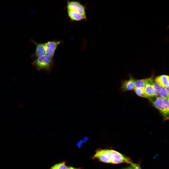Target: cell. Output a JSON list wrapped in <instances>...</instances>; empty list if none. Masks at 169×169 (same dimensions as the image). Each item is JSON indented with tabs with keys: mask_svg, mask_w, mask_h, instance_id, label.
Segmentation results:
<instances>
[{
	"mask_svg": "<svg viewBox=\"0 0 169 169\" xmlns=\"http://www.w3.org/2000/svg\"><path fill=\"white\" fill-rule=\"evenodd\" d=\"M36 46V50L34 53L31 56L32 58H36L38 57L46 54V52L45 43H38L32 40Z\"/></svg>",
	"mask_w": 169,
	"mask_h": 169,
	"instance_id": "obj_7",
	"label": "cell"
},
{
	"mask_svg": "<svg viewBox=\"0 0 169 169\" xmlns=\"http://www.w3.org/2000/svg\"><path fill=\"white\" fill-rule=\"evenodd\" d=\"M68 17L72 21H79L83 20L86 21V15L77 13L72 11L67 10Z\"/></svg>",
	"mask_w": 169,
	"mask_h": 169,
	"instance_id": "obj_8",
	"label": "cell"
},
{
	"mask_svg": "<svg viewBox=\"0 0 169 169\" xmlns=\"http://www.w3.org/2000/svg\"><path fill=\"white\" fill-rule=\"evenodd\" d=\"M142 87L135 88L134 90L136 94L138 96L144 98H147L151 100L150 98L146 94Z\"/></svg>",
	"mask_w": 169,
	"mask_h": 169,
	"instance_id": "obj_14",
	"label": "cell"
},
{
	"mask_svg": "<svg viewBox=\"0 0 169 169\" xmlns=\"http://www.w3.org/2000/svg\"><path fill=\"white\" fill-rule=\"evenodd\" d=\"M154 81L162 87L165 88L169 86V76L163 75L157 76L155 78Z\"/></svg>",
	"mask_w": 169,
	"mask_h": 169,
	"instance_id": "obj_10",
	"label": "cell"
},
{
	"mask_svg": "<svg viewBox=\"0 0 169 169\" xmlns=\"http://www.w3.org/2000/svg\"><path fill=\"white\" fill-rule=\"evenodd\" d=\"M130 164L134 169H142L140 165L138 163H135L132 162Z\"/></svg>",
	"mask_w": 169,
	"mask_h": 169,
	"instance_id": "obj_17",
	"label": "cell"
},
{
	"mask_svg": "<svg viewBox=\"0 0 169 169\" xmlns=\"http://www.w3.org/2000/svg\"><path fill=\"white\" fill-rule=\"evenodd\" d=\"M111 163L117 164L123 163L130 164L132 162L129 158L122 154L113 150H111Z\"/></svg>",
	"mask_w": 169,
	"mask_h": 169,
	"instance_id": "obj_5",
	"label": "cell"
},
{
	"mask_svg": "<svg viewBox=\"0 0 169 169\" xmlns=\"http://www.w3.org/2000/svg\"><path fill=\"white\" fill-rule=\"evenodd\" d=\"M53 63V58L46 55L36 58L31 64L38 71H48L51 69Z\"/></svg>",
	"mask_w": 169,
	"mask_h": 169,
	"instance_id": "obj_1",
	"label": "cell"
},
{
	"mask_svg": "<svg viewBox=\"0 0 169 169\" xmlns=\"http://www.w3.org/2000/svg\"><path fill=\"white\" fill-rule=\"evenodd\" d=\"M150 84L154 89V96H158L159 95L160 91L162 87L157 83L155 82L153 80Z\"/></svg>",
	"mask_w": 169,
	"mask_h": 169,
	"instance_id": "obj_13",
	"label": "cell"
},
{
	"mask_svg": "<svg viewBox=\"0 0 169 169\" xmlns=\"http://www.w3.org/2000/svg\"><path fill=\"white\" fill-rule=\"evenodd\" d=\"M66 169H81V168H76L71 166H67Z\"/></svg>",
	"mask_w": 169,
	"mask_h": 169,
	"instance_id": "obj_18",
	"label": "cell"
},
{
	"mask_svg": "<svg viewBox=\"0 0 169 169\" xmlns=\"http://www.w3.org/2000/svg\"><path fill=\"white\" fill-rule=\"evenodd\" d=\"M122 169H134L132 167L131 165L127 167Z\"/></svg>",
	"mask_w": 169,
	"mask_h": 169,
	"instance_id": "obj_20",
	"label": "cell"
},
{
	"mask_svg": "<svg viewBox=\"0 0 169 169\" xmlns=\"http://www.w3.org/2000/svg\"><path fill=\"white\" fill-rule=\"evenodd\" d=\"M144 91L151 100L152 98L154 96V89L151 84L149 83L146 84L144 88Z\"/></svg>",
	"mask_w": 169,
	"mask_h": 169,
	"instance_id": "obj_12",
	"label": "cell"
},
{
	"mask_svg": "<svg viewBox=\"0 0 169 169\" xmlns=\"http://www.w3.org/2000/svg\"><path fill=\"white\" fill-rule=\"evenodd\" d=\"M66 8L67 10L86 15V7L79 1L67 0V1Z\"/></svg>",
	"mask_w": 169,
	"mask_h": 169,
	"instance_id": "obj_4",
	"label": "cell"
},
{
	"mask_svg": "<svg viewBox=\"0 0 169 169\" xmlns=\"http://www.w3.org/2000/svg\"><path fill=\"white\" fill-rule=\"evenodd\" d=\"M61 42V41L54 40L45 43L47 55L53 58L58 46Z\"/></svg>",
	"mask_w": 169,
	"mask_h": 169,
	"instance_id": "obj_6",
	"label": "cell"
},
{
	"mask_svg": "<svg viewBox=\"0 0 169 169\" xmlns=\"http://www.w3.org/2000/svg\"><path fill=\"white\" fill-rule=\"evenodd\" d=\"M153 80V77L148 78L135 80V88H144L147 84L150 83Z\"/></svg>",
	"mask_w": 169,
	"mask_h": 169,
	"instance_id": "obj_11",
	"label": "cell"
},
{
	"mask_svg": "<svg viewBox=\"0 0 169 169\" xmlns=\"http://www.w3.org/2000/svg\"><path fill=\"white\" fill-rule=\"evenodd\" d=\"M82 142L81 141H80L79 142L77 143V146L79 147H81V143Z\"/></svg>",
	"mask_w": 169,
	"mask_h": 169,
	"instance_id": "obj_19",
	"label": "cell"
},
{
	"mask_svg": "<svg viewBox=\"0 0 169 169\" xmlns=\"http://www.w3.org/2000/svg\"><path fill=\"white\" fill-rule=\"evenodd\" d=\"M159 95L161 96L169 99V92L165 88H161L160 91Z\"/></svg>",
	"mask_w": 169,
	"mask_h": 169,
	"instance_id": "obj_16",
	"label": "cell"
},
{
	"mask_svg": "<svg viewBox=\"0 0 169 169\" xmlns=\"http://www.w3.org/2000/svg\"><path fill=\"white\" fill-rule=\"evenodd\" d=\"M111 150L99 149L96 150L92 158L104 163H111Z\"/></svg>",
	"mask_w": 169,
	"mask_h": 169,
	"instance_id": "obj_3",
	"label": "cell"
},
{
	"mask_svg": "<svg viewBox=\"0 0 169 169\" xmlns=\"http://www.w3.org/2000/svg\"><path fill=\"white\" fill-rule=\"evenodd\" d=\"M151 99L154 106L161 113L165 120L169 118V99L160 96H154Z\"/></svg>",
	"mask_w": 169,
	"mask_h": 169,
	"instance_id": "obj_2",
	"label": "cell"
},
{
	"mask_svg": "<svg viewBox=\"0 0 169 169\" xmlns=\"http://www.w3.org/2000/svg\"><path fill=\"white\" fill-rule=\"evenodd\" d=\"M65 162H63L52 166L50 169H66Z\"/></svg>",
	"mask_w": 169,
	"mask_h": 169,
	"instance_id": "obj_15",
	"label": "cell"
},
{
	"mask_svg": "<svg viewBox=\"0 0 169 169\" xmlns=\"http://www.w3.org/2000/svg\"><path fill=\"white\" fill-rule=\"evenodd\" d=\"M135 80L132 77L128 80L124 81L121 85L122 90L125 91L134 89L135 88Z\"/></svg>",
	"mask_w": 169,
	"mask_h": 169,
	"instance_id": "obj_9",
	"label": "cell"
}]
</instances>
